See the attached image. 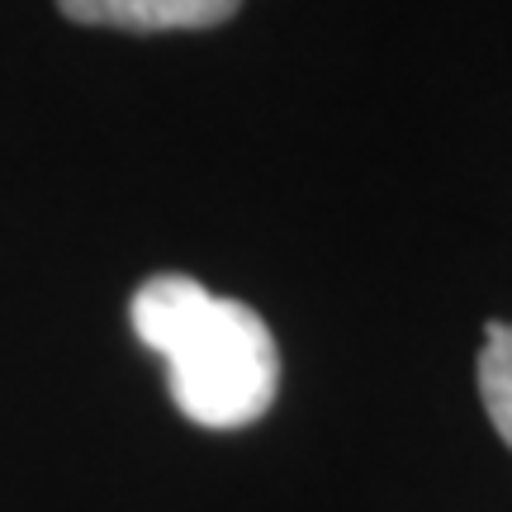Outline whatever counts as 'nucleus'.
<instances>
[{
	"mask_svg": "<svg viewBox=\"0 0 512 512\" xmlns=\"http://www.w3.org/2000/svg\"><path fill=\"white\" fill-rule=\"evenodd\" d=\"M128 323L166 361L171 399L195 427L238 432L266 418L280 389V347L252 304L166 271L138 285Z\"/></svg>",
	"mask_w": 512,
	"mask_h": 512,
	"instance_id": "obj_1",
	"label": "nucleus"
},
{
	"mask_svg": "<svg viewBox=\"0 0 512 512\" xmlns=\"http://www.w3.org/2000/svg\"><path fill=\"white\" fill-rule=\"evenodd\" d=\"M72 24L124 29V34H176V29H219L242 10V0H57Z\"/></svg>",
	"mask_w": 512,
	"mask_h": 512,
	"instance_id": "obj_2",
	"label": "nucleus"
},
{
	"mask_svg": "<svg viewBox=\"0 0 512 512\" xmlns=\"http://www.w3.org/2000/svg\"><path fill=\"white\" fill-rule=\"evenodd\" d=\"M479 399L494 422V432L512 451V323H484V351H479Z\"/></svg>",
	"mask_w": 512,
	"mask_h": 512,
	"instance_id": "obj_3",
	"label": "nucleus"
}]
</instances>
